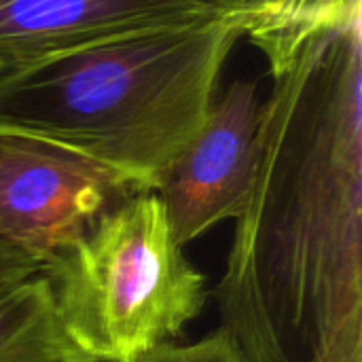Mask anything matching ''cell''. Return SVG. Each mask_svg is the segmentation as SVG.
Wrapping results in <instances>:
<instances>
[{"label": "cell", "mask_w": 362, "mask_h": 362, "mask_svg": "<svg viewBox=\"0 0 362 362\" xmlns=\"http://www.w3.org/2000/svg\"><path fill=\"white\" fill-rule=\"evenodd\" d=\"M246 4L185 28L95 42L0 81V134L78 153L157 191L204 127Z\"/></svg>", "instance_id": "cell-2"}, {"label": "cell", "mask_w": 362, "mask_h": 362, "mask_svg": "<svg viewBox=\"0 0 362 362\" xmlns=\"http://www.w3.org/2000/svg\"><path fill=\"white\" fill-rule=\"evenodd\" d=\"M136 362H250L235 339L225 331L218 329L216 333L189 344V346H174L161 344L148 354L140 356Z\"/></svg>", "instance_id": "cell-9"}, {"label": "cell", "mask_w": 362, "mask_h": 362, "mask_svg": "<svg viewBox=\"0 0 362 362\" xmlns=\"http://www.w3.org/2000/svg\"><path fill=\"white\" fill-rule=\"evenodd\" d=\"M244 4L246 38L255 47L341 21L362 11V0H244Z\"/></svg>", "instance_id": "cell-8"}, {"label": "cell", "mask_w": 362, "mask_h": 362, "mask_svg": "<svg viewBox=\"0 0 362 362\" xmlns=\"http://www.w3.org/2000/svg\"><path fill=\"white\" fill-rule=\"evenodd\" d=\"M108 168L64 146L0 134V244L42 265L134 193Z\"/></svg>", "instance_id": "cell-4"}, {"label": "cell", "mask_w": 362, "mask_h": 362, "mask_svg": "<svg viewBox=\"0 0 362 362\" xmlns=\"http://www.w3.org/2000/svg\"><path fill=\"white\" fill-rule=\"evenodd\" d=\"M218 2H244V0H218Z\"/></svg>", "instance_id": "cell-10"}, {"label": "cell", "mask_w": 362, "mask_h": 362, "mask_svg": "<svg viewBox=\"0 0 362 362\" xmlns=\"http://www.w3.org/2000/svg\"><path fill=\"white\" fill-rule=\"evenodd\" d=\"M0 362H100L66 333L45 265L0 244Z\"/></svg>", "instance_id": "cell-7"}, {"label": "cell", "mask_w": 362, "mask_h": 362, "mask_svg": "<svg viewBox=\"0 0 362 362\" xmlns=\"http://www.w3.org/2000/svg\"><path fill=\"white\" fill-rule=\"evenodd\" d=\"M45 274L68 337L100 362H136L170 344L208 297L157 191L115 204Z\"/></svg>", "instance_id": "cell-3"}, {"label": "cell", "mask_w": 362, "mask_h": 362, "mask_svg": "<svg viewBox=\"0 0 362 362\" xmlns=\"http://www.w3.org/2000/svg\"><path fill=\"white\" fill-rule=\"evenodd\" d=\"M362 11L267 42L257 165L214 288L250 362H362Z\"/></svg>", "instance_id": "cell-1"}, {"label": "cell", "mask_w": 362, "mask_h": 362, "mask_svg": "<svg viewBox=\"0 0 362 362\" xmlns=\"http://www.w3.org/2000/svg\"><path fill=\"white\" fill-rule=\"evenodd\" d=\"M240 4L218 0H0V81L95 42L212 21Z\"/></svg>", "instance_id": "cell-6"}, {"label": "cell", "mask_w": 362, "mask_h": 362, "mask_svg": "<svg viewBox=\"0 0 362 362\" xmlns=\"http://www.w3.org/2000/svg\"><path fill=\"white\" fill-rule=\"evenodd\" d=\"M261 106L259 83L235 78L216 95L204 127L157 189L182 248L218 223L235 221L246 208L257 165Z\"/></svg>", "instance_id": "cell-5"}]
</instances>
